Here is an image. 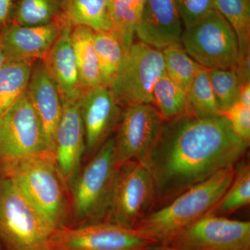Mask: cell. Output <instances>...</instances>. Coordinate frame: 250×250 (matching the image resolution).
<instances>
[{
    "label": "cell",
    "mask_w": 250,
    "mask_h": 250,
    "mask_svg": "<svg viewBox=\"0 0 250 250\" xmlns=\"http://www.w3.org/2000/svg\"><path fill=\"white\" fill-rule=\"evenodd\" d=\"M249 146L223 115L200 118L186 113L164 121L142 162L154 182L155 205L163 207L219 171L235 167Z\"/></svg>",
    "instance_id": "6da1fadb"
},
{
    "label": "cell",
    "mask_w": 250,
    "mask_h": 250,
    "mask_svg": "<svg viewBox=\"0 0 250 250\" xmlns=\"http://www.w3.org/2000/svg\"><path fill=\"white\" fill-rule=\"evenodd\" d=\"M8 177L56 229L70 226L68 188L52 152L0 162Z\"/></svg>",
    "instance_id": "7a4b0ae2"
},
{
    "label": "cell",
    "mask_w": 250,
    "mask_h": 250,
    "mask_svg": "<svg viewBox=\"0 0 250 250\" xmlns=\"http://www.w3.org/2000/svg\"><path fill=\"white\" fill-rule=\"evenodd\" d=\"M235 167L219 171L151 211L135 229L159 244H167L177 233L206 216L216 205L232 182Z\"/></svg>",
    "instance_id": "3957f363"
},
{
    "label": "cell",
    "mask_w": 250,
    "mask_h": 250,
    "mask_svg": "<svg viewBox=\"0 0 250 250\" xmlns=\"http://www.w3.org/2000/svg\"><path fill=\"white\" fill-rule=\"evenodd\" d=\"M111 136L82 167L68 188L70 226L101 223L106 219L119 166Z\"/></svg>",
    "instance_id": "277c9868"
},
{
    "label": "cell",
    "mask_w": 250,
    "mask_h": 250,
    "mask_svg": "<svg viewBox=\"0 0 250 250\" xmlns=\"http://www.w3.org/2000/svg\"><path fill=\"white\" fill-rule=\"evenodd\" d=\"M55 227L14 182L0 174V245L4 250H49Z\"/></svg>",
    "instance_id": "5b68a950"
},
{
    "label": "cell",
    "mask_w": 250,
    "mask_h": 250,
    "mask_svg": "<svg viewBox=\"0 0 250 250\" xmlns=\"http://www.w3.org/2000/svg\"><path fill=\"white\" fill-rule=\"evenodd\" d=\"M181 45L195 62L207 69L236 70L239 63L236 34L216 9L185 29Z\"/></svg>",
    "instance_id": "8992f818"
},
{
    "label": "cell",
    "mask_w": 250,
    "mask_h": 250,
    "mask_svg": "<svg viewBox=\"0 0 250 250\" xmlns=\"http://www.w3.org/2000/svg\"><path fill=\"white\" fill-rule=\"evenodd\" d=\"M164 72L161 50L141 41L134 42L108 88L122 108L152 104L154 85Z\"/></svg>",
    "instance_id": "52a82bcc"
},
{
    "label": "cell",
    "mask_w": 250,
    "mask_h": 250,
    "mask_svg": "<svg viewBox=\"0 0 250 250\" xmlns=\"http://www.w3.org/2000/svg\"><path fill=\"white\" fill-rule=\"evenodd\" d=\"M155 205V187L149 170L142 163L129 161L119 166L104 222L135 229Z\"/></svg>",
    "instance_id": "ba28073f"
},
{
    "label": "cell",
    "mask_w": 250,
    "mask_h": 250,
    "mask_svg": "<svg viewBox=\"0 0 250 250\" xmlns=\"http://www.w3.org/2000/svg\"><path fill=\"white\" fill-rule=\"evenodd\" d=\"M156 245L136 229L101 222L56 229L49 250H145Z\"/></svg>",
    "instance_id": "9c48e42d"
},
{
    "label": "cell",
    "mask_w": 250,
    "mask_h": 250,
    "mask_svg": "<svg viewBox=\"0 0 250 250\" xmlns=\"http://www.w3.org/2000/svg\"><path fill=\"white\" fill-rule=\"evenodd\" d=\"M52 152L27 92L0 116V162Z\"/></svg>",
    "instance_id": "30bf717a"
},
{
    "label": "cell",
    "mask_w": 250,
    "mask_h": 250,
    "mask_svg": "<svg viewBox=\"0 0 250 250\" xmlns=\"http://www.w3.org/2000/svg\"><path fill=\"white\" fill-rule=\"evenodd\" d=\"M164 121L152 104L125 108L114 136L118 166L129 161L142 163L154 146Z\"/></svg>",
    "instance_id": "8fae6325"
},
{
    "label": "cell",
    "mask_w": 250,
    "mask_h": 250,
    "mask_svg": "<svg viewBox=\"0 0 250 250\" xmlns=\"http://www.w3.org/2000/svg\"><path fill=\"white\" fill-rule=\"evenodd\" d=\"M167 245L187 250H250V223L206 215Z\"/></svg>",
    "instance_id": "7c38bea8"
},
{
    "label": "cell",
    "mask_w": 250,
    "mask_h": 250,
    "mask_svg": "<svg viewBox=\"0 0 250 250\" xmlns=\"http://www.w3.org/2000/svg\"><path fill=\"white\" fill-rule=\"evenodd\" d=\"M80 110L85 132V156L90 158L111 137L123 111L110 90L103 85L85 90L80 100Z\"/></svg>",
    "instance_id": "4fadbf2b"
},
{
    "label": "cell",
    "mask_w": 250,
    "mask_h": 250,
    "mask_svg": "<svg viewBox=\"0 0 250 250\" xmlns=\"http://www.w3.org/2000/svg\"><path fill=\"white\" fill-rule=\"evenodd\" d=\"M62 105V116L54 134L52 152L68 188L82 168L85 154V139L80 100L64 102Z\"/></svg>",
    "instance_id": "5bb4252c"
},
{
    "label": "cell",
    "mask_w": 250,
    "mask_h": 250,
    "mask_svg": "<svg viewBox=\"0 0 250 250\" xmlns=\"http://www.w3.org/2000/svg\"><path fill=\"white\" fill-rule=\"evenodd\" d=\"M67 22L63 17L43 25L11 22L0 31V42L8 62L42 60Z\"/></svg>",
    "instance_id": "9a60e30c"
},
{
    "label": "cell",
    "mask_w": 250,
    "mask_h": 250,
    "mask_svg": "<svg viewBox=\"0 0 250 250\" xmlns=\"http://www.w3.org/2000/svg\"><path fill=\"white\" fill-rule=\"evenodd\" d=\"M182 25L174 0H146L136 36L141 42L161 51L181 44Z\"/></svg>",
    "instance_id": "2e32d148"
},
{
    "label": "cell",
    "mask_w": 250,
    "mask_h": 250,
    "mask_svg": "<svg viewBox=\"0 0 250 250\" xmlns=\"http://www.w3.org/2000/svg\"><path fill=\"white\" fill-rule=\"evenodd\" d=\"M72 26L65 22L52 48L42 59L60 94L62 103L77 102L85 90L81 84L72 47Z\"/></svg>",
    "instance_id": "e0dca14e"
},
{
    "label": "cell",
    "mask_w": 250,
    "mask_h": 250,
    "mask_svg": "<svg viewBox=\"0 0 250 250\" xmlns=\"http://www.w3.org/2000/svg\"><path fill=\"white\" fill-rule=\"evenodd\" d=\"M27 92L52 151L54 134L63 105L58 88L42 60L34 62Z\"/></svg>",
    "instance_id": "ac0fdd59"
},
{
    "label": "cell",
    "mask_w": 250,
    "mask_h": 250,
    "mask_svg": "<svg viewBox=\"0 0 250 250\" xmlns=\"http://www.w3.org/2000/svg\"><path fill=\"white\" fill-rule=\"evenodd\" d=\"M95 31L84 26L72 27L71 39L81 84L84 90L102 85L94 47Z\"/></svg>",
    "instance_id": "d6986e66"
},
{
    "label": "cell",
    "mask_w": 250,
    "mask_h": 250,
    "mask_svg": "<svg viewBox=\"0 0 250 250\" xmlns=\"http://www.w3.org/2000/svg\"><path fill=\"white\" fill-rule=\"evenodd\" d=\"M63 17L75 26H84L92 30L111 31V0H65Z\"/></svg>",
    "instance_id": "ffe728a7"
},
{
    "label": "cell",
    "mask_w": 250,
    "mask_h": 250,
    "mask_svg": "<svg viewBox=\"0 0 250 250\" xmlns=\"http://www.w3.org/2000/svg\"><path fill=\"white\" fill-rule=\"evenodd\" d=\"M34 62H7L0 70V116L27 91Z\"/></svg>",
    "instance_id": "44dd1931"
},
{
    "label": "cell",
    "mask_w": 250,
    "mask_h": 250,
    "mask_svg": "<svg viewBox=\"0 0 250 250\" xmlns=\"http://www.w3.org/2000/svg\"><path fill=\"white\" fill-rule=\"evenodd\" d=\"M152 104L164 121H169L187 113V92L164 72L156 82Z\"/></svg>",
    "instance_id": "7402d4cb"
},
{
    "label": "cell",
    "mask_w": 250,
    "mask_h": 250,
    "mask_svg": "<svg viewBox=\"0 0 250 250\" xmlns=\"http://www.w3.org/2000/svg\"><path fill=\"white\" fill-rule=\"evenodd\" d=\"M214 8L230 24L238 39L240 62L250 58V0H214Z\"/></svg>",
    "instance_id": "603a6c76"
},
{
    "label": "cell",
    "mask_w": 250,
    "mask_h": 250,
    "mask_svg": "<svg viewBox=\"0 0 250 250\" xmlns=\"http://www.w3.org/2000/svg\"><path fill=\"white\" fill-rule=\"evenodd\" d=\"M94 47L98 59L102 85L108 88L126 52L119 38L112 31H95Z\"/></svg>",
    "instance_id": "cb8c5ba5"
},
{
    "label": "cell",
    "mask_w": 250,
    "mask_h": 250,
    "mask_svg": "<svg viewBox=\"0 0 250 250\" xmlns=\"http://www.w3.org/2000/svg\"><path fill=\"white\" fill-rule=\"evenodd\" d=\"M146 0H111L112 29L121 40L125 52L134 42Z\"/></svg>",
    "instance_id": "d4e9b609"
},
{
    "label": "cell",
    "mask_w": 250,
    "mask_h": 250,
    "mask_svg": "<svg viewBox=\"0 0 250 250\" xmlns=\"http://www.w3.org/2000/svg\"><path fill=\"white\" fill-rule=\"evenodd\" d=\"M250 202V166L239 162L235 167L232 182L216 205L207 215L226 217L249 205Z\"/></svg>",
    "instance_id": "484cf974"
},
{
    "label": "cell",
    "mask_w": 250,
    "mask_h": 250,
    "mask_svg": "<svg viewBox=\"0 0 250 250\" xmlns=\"http://www.w3.org/2000/svg\"><path fill=\"white\" fill-rule=\"evenodd\" d=\"M65 0H16L12 23L43 25L63 16Z\"/></svg>",
    "instance_id": "4316f807"
},
{
    "label": "cell",
    "mask_w": 250,
    "mask_h": 250,
    "mask_svg": "<svg viewBox=\"0 0 250 250\" xmlns=\"http://www.w3.org/2000/svg\"><path fill=\"white\" fill-rule=\"evenodd\" d=\"M187 97L189 114L200 118L222 115L210 85L208 69H199L188 90Z\"/></svg>",
    "instance_id": "83f0119b"
},
{
    "label": "cell",
    "mask_w": 250,
    "mask_h": 250,
    "mask_svg": "<svg viewBox=\"0 0 250 250\" xmlns=\"http://www.w3.org/2000/svg\"><path fill=\"white\" fill-rule=\"evenodd\" d=\"M161 52L165 72L188 92L192 80L202 66L187 54L181 44L169 46Z\"/></svg>",
    "instance_id": "f1b7e54d"
},
{
    "label": "cell",
    "mask_w": 250,
    "mask_h": 250,
    "mask_svg": "<svg viewBox=\"0 0 250 250\" xmlns=\"http://www.w3.org/2000/svg\"><path fill=\"white\" fill-rule=\"evenodd\" d=\"M208 75L222 114L238 102L243 82L236 69H208Z\"/></svg>",
    "instance_id": "f546056e"
},
{
    "label": "cell",
    "mask_w": 250,
    "mask_h": 250,
    "mask_svg": "<svg viewBox=\"0 0 250 250\" xmlns=\"http://www.w3.org/2000/svg\"><path fill=\"white\" fill-rule=\"evenodd\" d=\"M185 29L215 9L214 0H174Z\"/></svg>",
    "instance_id": "4dcf8cb0"
},
{
    "label": "cell",
    "mask_w": 250,
    "mask_h": 250,
    "mask_svg": "<svg viewBox=\"0 0 250 250\" xmlns=\"http://www.w3.org/2000/svg\"><path fill=\"white\" fill-rule=\"evenodd\" d=\"M229 122L237 136L247 142L250 141V106L237 102L222 113Z\"/></svg>",
    "instance_id": "1f68e13d"
},
{
    "label": "cell",
    "mask_w": 250,
    "mask_h": 250,
    "mask_svg": "<svg viewBox=\"0 0 250 250\" xmlns=\"http://www.w3.org/2000/svg\"><path fill=\"white\" fill-rule=\"evenodd\" d=\"M16 0H0V31L12 22Z\"/></svg>",
    "instance_id": "d6a6232c"
},
{
    "label": "cell",
    "mask_w": 250,
    "mask_h": 250,
    "mask_svg": "<svg viewBox=\"0 0 250 250\" xmlns=\"http://www.w3.org/2000/svg\"><path fill=\"white\" fill-rule=\"evenodd\" d=\"M238 102L250 106V82L242 84Z\"/></svg>",
    "instance_id": "836d02e7"
},
{
    "label": "cell",
    "mask_w": 250,
    "mask_h": 250,
    "mask_svg": "<svg viewBox=\"0 0 250 250\" xmlns=\"http://www.w3.org/2000/svg\"><path fill=\"white\" fill-rule=\"evenodd\" d=\"M187 250L182 249V248H177L170 246L167 244H159L156 245L155 246H153L152 248H148L147 250Z\"/></svg>",
    "instance_id": "e575fe53"
},
{
    "label": "cell",
    "mask_w": 250,
    "mask_h": 250,
    "mask_svg": "<svg viewBox=\"0 0 250 250\" xmlns=\"http://www.w3.org/2000/svg\"><path fill=\"white\" fill-rule=\"evenodd\" d=\"M7 62V59H6V56H5L2 46H1V42H0V70Z\"/></svg>",
    "instance_id": "d590c367"
},
{
    "label": "cell",
    "mask_w": 250,
    "mask_h": 250,
    "mask_svg": "<svg viewBox=\"0 0 250 250\" xmlns=\"http://www.w3.org/2000/svg\"><path fill=\"white\" fill-rule=\"evenodd\" d=\"M0 250H4V249H3V248L2 247H1V245H0Z\"/></svg>",
    "instance_id": "8d00e7d4"
}]
</instances>
